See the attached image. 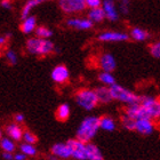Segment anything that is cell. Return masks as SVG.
<instances>
[{"label":"cell","mask_w":160,"mask_h":160,"mask_svg":"<svg viewBox=\"0 0 160 160\" xmlns=\"http://www.w3.org/2000/svg\"><path fill=\"white\" fill-rule=\"evenodd\" d=\"M100 130V118L96 116H88L80 122L76 133V138L82 143H90Z\"/></svg>","instance_id":"6da1fadb"},{"label":"cell","mask_w":160,"mask_h":160,"mask_svg":"<svg viewBox=\"0 0 160 160\" xmlns=\"http://www.w3.org/2000/svg\"><path fill=\"white\" fill-rule=\"evenodd\" d=\"M110 93L112 101H118L120 103L125 104L126 107L137 104L140 100V95H137L128 88H125L119 83H114L113 86L110 87Z\"/></svg>","instance_id":"7a4b0ae2"},{"label":"cell","mask_w":160,"mask_h":160,"mask_svg":"<svg viewBox=\"0 0 160 160\" xmlns=\"http://www.w3.org/2000/svg\"><path fill=\"white\" fill-rule=\"evenodd\" d=\"M25 47H27L28 53H30L31 55H37V56H46L55 50V45L53 41L39 39L37 37L28 39Z\"/></svg>","instance_id":"3957f363"},{"label":"cell","mask_w":160,"mask_h":160,"mask_svg":"<svg viewBox=\"0 0 160 160\" xmlns=\"http://www.w3.org/2000/svg\"><path fill=\"white\" fill-rule=\"evenodd\" d=\"M138 104L145 111L147 117L153 122L160 121V100L152 95H140Z\"/></svg>","instance_id":"277c9868"},{"label":"cell","mask_w":160,"mask_h":160,"mask_svg":"<svg viewBox=\"0 0 160 160\" xmlns=\"http://www.w3.org/2000/svg\"><path fill=\"white\" fill-rule=\"evenodd\" d=\"M74 100L81 109L86 111L94 110L98 104L95 90L90 88H81L77 90V93L74 95Z\"/></svg>","instance_id":"5b68a950"},{"label":"cell","mask_w":160,"mask_h":160,"mask_svg":"<svg viewBox=\"0 0 160 160\" xmlns=\"http://www.w3.org/2000/svg\"><path fill=\"white\" fill-rule=\"evenodd\" d=\"M58 6L63 13L69 15L82 13L86 9L85 0H61L58 2Z\"/></svg>","instance_id":"8992f818"},{"label":"cell","mask_w":160,"mask_h":160,"mask_svg":"<svg viewBox=\"0 0 160 160\" xmlns=\"http://www.w3.org/2000/svg\"><path fill=\"white\" fill-rule=\"evenodd\" d=\"M97 39L102 42H125L129 39V36L121 31H104L98 34Z\"/></svg>","instance_id":"52a82bcc"},{"label":"cell","mask_w":160,"mask_h":160,"mask_svg":"<svg viewBox=\"0 0 160 160\" xmlns=\"http://www.w3.org/2000/svg\"><path fill=\"white\" fill-rule=\"evenodd\" d=\"M98 67L102 70V72H110L112 73L116 68H117V61L114 58V56L111 53H103L98 56L97 60Z\"/></svg>","instance_id":"ba28073f"},{"label":"cell","mask_w":160,"mask_h":160,"mask_svg":"<svg viewBox=\"0 0 160 160\" xmlns=\"http://www.w3.org/2000/svg\"><path fill=\"white\" fill-rule=\"evenodd\" d=\"M71 149V158L76 160H86V144L72 138L67 142Z\"/></svg>","instance_id":"9c48e42d"},{"label":"cell","mask_w":160,"mask_h":160,"mask_svg":"<svg viewBox=\"0 0 160 160\" xmlns=\"http://www.w3.org/2000/svg\"><path fill=\"white\" fill-rule=\"evenodd\" d=\"M154 129H156V122H153L152 120L148 119V118L135 121V132H137L143 136H149L151 134H153Z\"/></svg>","instance_id":"30bf717a"},{"label":"cell","mask_w":160,"mask_h":160,"mask_svg":"<svg viewBox=\"0 0 160 160\" xmlns=\"http://www.w3.org/2000/svg\"><path fill=\"white\" fill-rule=\"evenodd\" d=\"M50 77L55 83H58V85H62V83H65L70 78V72H69V69H68L65 65L63 64H60V65H56L54 68L52 73H50Z\"/></svg>","instance_id":"8fae6325"},{"label":"cell","mask_w":160,"mask_h":160,"mask_svg":"<svg viewBox=\"0 0 160 160\" xmlns=\"http://www.w3.org/2000/svg\"><path fill=\"white\" fill-rule=\"evenodd\" d=\"M102 9L104 12L105 18L110 22H116L119 20V12L116 6V3L112 0H105L102 1Z\"/></svg>","instance_id":"7c38bea8"},{"label":"cell","mask_w":160,"mask_h":160,"mask_svg":"<svg viewBox=\"0 0 160 160\" xmlns=\"http://www.w3.org/2000/svg\"><path fill=\"white\" fill-rule=\"evenodd\" d=\"M67 25L69 28L76 29V30L86 31L90 30L94 24L87 17H71V18L67 20Z\"/></svg>","instance_id":"4fadbf2b"},{"label":"cell","mask_w":160,"mask_h":160,"mask_svg":"<svg viewBox=\"0 0 160 160\" xmlns=\"http://www.w3.org/2000/svg\"><path fill=\"white\" fill-rule=\"evenodd\" d=\"M50 152L53 156L58 159H69L71 158V149L69 147V144L65 142V143H55L50 149Z\"/></svg>","instance_id":"5bb4252c"},{"label":"cell","mask_w":160,"mask_h":160,"mask_svg":"<svg viewBox=\"0 0 160 160\" xmlns=\"http://www.w3.org/2000/svg\"><path fill=\"white\" fill-rule=\"evenodd\" d=\"M125 114H127L128 117H130L134 120H140L144 119V118H148L147 114H145V111L140 104H134V105H130V107H126V110L123 112ZM149 119V118H148Z\"/></svg>","instance_id":"9a60e30c"},{"label":"cell","mask_w":160,"mask_h":160,"mask_svg":"<svg viewBox=\"0 0 160 160\" xmlns=\"http://www.w3.org/2000/svg\"><path fill=\"white\" fill-rule=\"evenodd\" d=\"M86 160H104V156L97 145H95L94 143H87Z\"/></svg>","instance_id":"2e32d148"},{"label":"cell","mask_w":160,"mask_h":160,"mask_svg":"<svg viewBox=\"0 0 160 160\" xmlns=\"http://www.w3.org/2000/svg\"><path fill=\"white\" fill-rule=\"evenodd\" d=\"M23 132L22 127L18 123H9L6 127V133L8 135V138L12 141H21L23 136Z\"/></svg>","instance_id":"e0dca14e"},{"label":"cell","mask_w":160,"mask_h":160,"mask_svg":"<svg viewBox=\"0 0 160 160\" xmlns=\"http://www.w3.org/2000/svg\"><path fill=\"white\" fill-rule=\"evenodd\" d=\"M94 90H95V94H96V97H97L98 103L109 104L110 102H112L110 88H108V87H105V86H98L97 88H95Z\"/></svg>","instance_id":"ac0fdd59"},{"label":"cell","mask_w":160,"mask_h":160,"mask_svg":"<svg viewBox=\"0 0 160 160\" xmlns=\"http://www.w3.org/2000/svg\"><path fill=\"white\" fill-rule=\"evenodd\" d=\"M20 29L25 34H30L32 32H34L36 29H37V18H36V16H31L30 15L29 17L22 20Z\"/></svg>","instance_id":"d6986e66"},{"label":"cell","mask_w":160,"mask_h":160,"mask_svg":"<svg viewBox=\"0 0 160 160\" xmlns=\"http://www.w3.org/2000/svg\"><path fill=\"white\" fill-rule=\"evenodd\" d=\"M128 36H129V38H132L135 41H138V42L147 41L150 38V33L145 29H142V28H138V27L132 28V30H130Z\"/></svg>","instance_id":"ffe728a7"},{"label":"cell","mask_w":160,"mask_h":160,"mask_svg":"<svg viewBox=\"0 0 160 160\" xmlns=\"http://www.w3.org/2000/svg\"><path fill=\"white\" fill-rule=\"evenodd\" d=\"M117 128V121L111 116H103L100 118V129H103L105 132H113Z\"/></svg>","instance_id":"44dd1931"},{"label":"cell","mask_w":160,"mask_h":160,"mask_svg":"<svg viewBox=\"0 0 160 160\" xmlns=\"http://www.w3.org/2000/svg\"><path fill=\"white\" fill-rule=\"evenodd\" d=\"M87 18L92 22V23H101L105 20V15L102 9V7L100 8H95V9H89L88 14H87Z\"/></svg>","instance_id":"7402d4cb"},{"label":"cell","mask_w":160,"mask_h":160,"mask_svg":"<svg viewBox=\"0 0 160 160\" xmlns=\"http://www.w3.org/2000/svg\"><path fill=\"white\" fill-rule=\"evenodd\" d=\"M70 114L71 108L67 103H62L61 105H58V108L56 109V112H55L56 119L60 120V121H67L69 119V117H70Z\"/></svg>","instance_id":"603a6c76"},{"label":"cell","mask_w":160,"mask_h":160,"mask_svg":"<svg viewBox=\"0 0 160 160\" xmlns=\"http://www.w3.org/2000/svg\"><path fill=\"white\" fill-rule=\"evenodd\" d=\"M98 80L103 85V86L110 88L111 86H113L116 82V77L113 76V73H110V72H101L98 74Z\"/></svg>","instance_id":"cb8c5ba5"},{"label":"cell","mask_w":160,"mask_h":160,"mask_svg":"<svg viewBox=\"0 0 160 160\" xmlns=\"http://www.w3.org/2000/svg\"><path fill=\"white\" fill-rule=\"evenodd\" d=\"M39 3H41V0H30V1H28V2L23 6V8H22V12H21V18L24 20V18H27V17L30 16L31 10L33 9L36 6H38Z\"/></svg>","instance_id":"d4e9b609"},{"label":"cell","mask_w":160,"mask_h":160,"mask_svg":"<svg viewBox=\"0 0 160 160\" xmlns=\"http://www.w3.org/2000/svg\"><path fill=\"white\" fill-rule=\"evenodd\" d=\"M34 32H36V37L43 40H49V38L53 36V31L46 27H37Z\"/></svg>","instance_id":"484cf974"},{"label":"cell","mask_w":160,"mask_h":160,"mask_svg":"<svg viewBox=\"0 0 160 160\" xmlns=\"http://www.w3.org/2000/svg\"><path fill=\"white\" fill-rule=\"evenodd\" d=\"M135 121H136V120L132 119V118L128 117V116L125 113L121 116V119H120L121 126H122L126 130H129V132L135 130Z\"/></svg>","instance_id":"4316f807"},{"label":"cell","mask_w":160,"mask_h":160,"mask_svg":"<svg viewBox=\"0 0 160 160\" xmlns=\"http://www.w3.org/2000/svg\"><path fill=\"white\" fill-rule=\"evenodd\" d=\"M0 148L3 150V152H9V153H13L15 151V143L14 141H12L8 137H5V138H1L0 140Z\"/></svg>","instance_id":"83f0119b"},{"label":"cell","mask_w":160,"mask_h":160,"mask_svg":"<svg viewBox=\"0 0 160 160\" xmlns=\"http://www.w3.org/2000/svg\"><path fill=\"white\" fill-rule=\"evenodd\" d=\"M21 153H23L25 157H34L37 154V149L32 144L23 143L21 144Z\"/></svg>","instance_id":"f1b7e54d"},{"label":"cell","mask_w":160,"mask_h":160,"mask_svg":"<svg viewBox=\"0 0 160 160\" xmlns=\"http://www.w3.org/2000/svg\"><path fill=\"white\" fill-rule=\"evenodd\" d=\"M149 52L154 58H160V40L151 43L149 46Z\"/></svg>","instance_id":"f546056e"},{"label":"cell","mask_w":160,"mask_h":160,"mask_svg":"<svg viewBox=\"0 0 160 160\" xmlns=\"http://www.w3.org/2000/svg\"><path fill=\"white\" fill-rule=\"evenodd\" d=\"M22 140L24 141V143L32 144V145H34V143L37 142V136H36L33 133H31L30 130H27V132H23Z\"/></svg>","instance_id":"4dcf8cb0"},{"label":"cell","mask_w":160,"mask_h":160,"mask_svg":"<svg viewBox=\"0 0 160 160\" xmlns=\"http://www.w3.org/2000/svg\"><path fill=\"white\" fill-rule=\"evenodd\" d=\"M5 57H6L7 62H8L9 64H12V65H15V64L17 63V60H18L17 54L12 49L7 50L6 54H5Z\"/></svg>","instance_id":"1f68e13d"},{"label":"cell","mask_w":160,"mask_h":160,"mask_svg":"<svg viewBox=\"0 0 160 160\" xmlns=\"http://www.w3.org/2000/svg\"><path fill=\"white\" fill-rule=\"evenodd\" d=\"M85 3H86V8H89V9H95V8L102 7L101 0H85Z\"/></svg>","instance_id":"d6a6232c"},{"label":"cell","mask_w":160,"mask_h":160,"mask_svg":"<svg viewBox=\"0 0 160 160\" xmlns=\"http://www.w3.org/2000/svg\"><path fill=\"white\" fill-rule=\"evenodd\" d=\"M129 7H130V3L129 1H120L119 6H118V12L121 14H128L129 13Z\"/></svg>","instance_id":"836d02e7"},{"label":"cell","mask_w":160,"mask_h":160,"mask_svg":"<svg viewBox=\"0 0 160 160\" xmlns=\"http://www.w3.org/2000/svg\"><path fill=\"white\" fill-rule=\"evenodd\" d=\"M10 37V34H6V36H0V48H2L7 43V40Z\"/></svg>","instance_id":"e575fe53"},{"label":"cell","mask_w":160,"mask_h":160,"mask_svg":"<svg viewBox=\"0 0 160 160\" xmlns=\"http://www.w3.org/2000/svg\"><path fill=\"white\" fill-rule=\"evenodd\" d=\"M0 5H1V7H3V8H6V9H12V2L10 1H7V0H3V1H1L0 2Z\"/></svg>","instance_id":"d590c367"},{"label":"cell","mask_w":160,"mask_h":160,"mask_svg":"<svg viewBox=\"0 0 160 160\" xmlns=\"http://www.w3.org/2000/svg\"><path fill=\"white\" fill-rule=\"evenodd\" d=\"M2 158L5 160H14V154L9 153V152H3L2 153Z\"/></svg>","instance_id":"8d00e7d4"},{"label":"cell","mask_w":160,"mask_h":160,"mask_svg":"<svg viewBox=\"0 0 160 160\" xmlns=\"http://www.w3.org/2000/svg\"><path fill=\"white\" fill-rule=\"evenodd\" d=\"M25 159H27V157L23 153H21V152L14 154V160H25Z\"/></svg>","instance_id":"74e56055"},{"label":"cell","mask_w":160,"mask_h":160,"mask_svg":"<svg viewBox=\"0 0 160 160\" xmlns=\"http://www.w3.org/2000/svg\"><path fill=\"white\" fill-rule=\"evenodd\" d=\"M15 121H16V122H23L24 121V116L22 113H17L16 116H15Z\"/></svg>","instance_id":"f35d334b"},{"label":"cell","mask_w":160,"mask_h":160,"mask_svg":"<svg viewBox=\"0 0 160 160\" xmlns=\"http://www.w3.org/2000/svg\"><path fill=\"white\" fill-rule=\"evenodd\" d=\"M48 160H58V159H57V158L55 157V156H53V154H50L49 157H48Z\"/></svg>","instance_id":"ab89813d"},{"label":"cell","mask_w":160,"mask_h":160,"mask_svg":"<svg viewBox=\"0 0 160 160\" xmlns=\"http://www.w3.org/2000/svg\"><path fill=\"white\" fill-rule=\"evenodd\" d=\"M2 138V132H1V129H0V140Z\"/></svg>","instance_id":"60d3db41"},{"label":"cell","mask_w":160,"mask_h":160,"mask_svg":"<svg viewBox=\"0 0 160 160\" xmlns=\"http://www.w3.org/2000/svg\"><path fill=\"white\" fill-rule=\"evenodd\" d=\"M159 100H160V96H159Z\"/></svg>","instance_id":"b9f144b4"}]
</instances>
